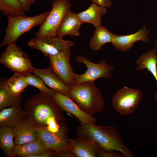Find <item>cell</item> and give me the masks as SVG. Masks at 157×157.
Returning <instances> with one entry per match:
<instances>
[{"label":"cell","mask_w":157,"mask_h":157,"mask_svg":"<svg viewBox=\"0 0 157 157\" xmlns=\"http://www.w3.org/2000/svg\"><path fill=\"white\" fill-rule=\"evenodd\" d=\"M79 135L90 138L105 151H118L126 157L134 156L115 126L81 123L77 133V135Z\"/></svg>","instance_id":"cell-1"},{"label":"cell","mask_w":157,"mask_h":157,"mask_svg":"<svg viewBox=\"0 0 157 157\" xmlns=\"http://www.w3.org/2000/svg\"><path fill=\"white\" fill-rule=\"evenodd\" d=\"M27 117L38 128H46L48 121L55 117L62 124L61 110L53 101L52 96L41 92L31 97L24 104Z\"/></svg>","instance_id":"cell-2"},{"label":"cell","mask_w":157,"mask_h":157,"mask_svg":"<svg viewBox=\"0 0 157 157\" xmlns=\"http://www.w3.org/2000/svg\"><path fill=\"white\" fill-rule=\"evenodd\" d=\"M67 95L83 110L91 115L102 112L105 107L104 98L94 82L71 87Z\"/></svg>","instance_id":"cell-3"},{"label":"cell","mask_w":157,"mask_h":157,"mask_svg":"<svg viewBox=\"0 0 157 157\" xmlns=\"http://www.w3.org/2000/svg\"><path fill=\"white\" fill-rule=\"evenodd\" d=\"M50 10L40 15L32 17L26 15L8 16V24L6 28L4 37L0 47L16 43L22 35L35 26L41 25L49 13Z\"/></svg>","instance_id":"cell-4"},{"label":"cell","mask_w":157,"mask_h":157,"mask_svg":"<svg viewBox=\"0 0 157 157\" xmlns=\"http://www.w3.org/2000/svg\"><path fill=\"white\" fill-rule=\"evenodd\" d=\"M7 46L1 55L0 63L14 73H32L35 67L27 53L16 43Z\"/></svg>","instance_id":"cell-5"},{"label":"cell","mask_w":157,"mask_h":157,"mask_svg":"<svg viewBox=\"0 0 157 157\" xmlns=\"http://www.w3.org/2000/svg\"><path fill=\"white\" fill-rule=\"evenodd\" d=\"M71 7L69 0H53L52 9L35 33V38L57 36L58 28L65 15L70 11Z\"/></svg>","instance_id":"cell-6"},{"label":"cell","mask_w":157,"mask_h":157,"mask_svg":"<svg viewBox=\"0 0 157 157\" xmlns=\"http://www.w3.org/2000/svg\"><path fill=\"white\" fill-rule=\"evenodd\" d=\"M75 60L78 63L85 65L87 70L82 74L75 73L74 86L86 82H94L100 78L108 79L111 77L114 67L105 60H102L98 63H95L82 55L77 56Z\"/></svg>","instance_id":"cell-7"},{"label":"cell","mask_w":157,"mask_h":157,"mask_svg":"<svg viewBox=\"0 0 157 157\" xmlns=\"http://www.w3.org/2000/svg\"><path fill=\"white\" fill-rule=\"evenodd\" d=\"M142 98V94L139 89L124 86L114 94L112 104L117 112L125 116L133 113L138 107Z\"/></svg>","instance_id":"cell-8"},{"label":"cell","mask_w":157,"mask_h":157,"mask_svg":"<svg viewBox=\"0 0 157 157\" xmlns=\"http://www.w3.org/2000/svg\"><path fill=\"white\" fill-rule=\"evenodd\" d=\"M63 128L56 133H52L45 128L37 127L39 138L47 149L57 153L58 156L72 157L70 139L66 134Z\"/></svg>","instance_id":"cell-9"},{"label":"cell","mask_w":157,"mask_h":157,"mask_svg":"<svg viewBox=\"0 0 157 157\" xmlns=\"http://www.w3.org/2000/svg\"><path fill=\"white\" fill-rule=\"evenodd\" d=\"M28 44L30 47L41 51L49 58L70 49L74 46L75 42L64 40L63 38L57 35L33 38L28 42Z\"/></svg>","instance_id":"cell-10"},{"label":"cell","mask_w":157,"mask_h":157,"mask_svg":"<svg viewBox=\"0 0 157 157\" xmlns=\"http://www.w3.org/2000/svg\"><path fill=\"white\" fill-rule=\"evenodd\" d=\"M72 52L70 49L49 57V68L67 85L74 86V73L70 63Z\"/></svg>","instance_id":"cell-11"},{"label":"cell","mask_w":157,"mask_h":157,"mask_svg":"<svg viewBox=\"0 0 157 157\" xmlns=\"http://www.w3.org/2000/svg\"><path fill=\"white\" fill-rule=\"evenodd\" d=\"M52 97L54 102L61 110L74 115L81 124H95L96 122L95 118L83 110L68 95L55 92Z\"/></svg>","instance_id":"cell-12"},{"label":"cell","mask_w":157,"mask_h":157,"mask_svg":"<svg viewBox=\"0 0 157 157\" xmlns=\"http://www.w3.org/2000/svg\"><path fill=\"white\" fill-rule=\"evenodd\" d=\"M150 32L146 25H144L138 31L132 34L125 35L114 34L111 43L115 50L122 52H128L132 48L133 44L136 42H148L150 40Z\"/></svg>","instance_id":"cell-13"},{"label":"cell","mask_w":157,"mask_h":157,"mask_svg":"<svg viewBox=\"0 0 157 157\" xmlns=\"http://www.w3.org/2000/svg\"><path fill=\"white\" fill-rule=\"evenodd\" d=\"M70 139L71 152L73 156L96 157L102 149L96 143L85 136L79 135Z\"/></svg>","instance_id":"cell-14"},{"label":"cell","mask_w":157,"mask_h":157,"mask_svg":"<svg viewBox=\"0 0 157 157\" xmlns=\"http://www.w3.org/2000/svg\"><path fill=\"white\" fill-rule=\"evenodd\" d=\"M13 129L15 145L30 142L39 138L37 127L28 117Z\"/></svg>","instance_id":"cell-15"},{"label":"cell","mask_w":157,"mask_h":157,"mask_svg":"<svg viewBox=\"0 0 157 157\" xmlns=\"http://www.w3.org/2000/svg\"><path fill=\"white\" fill-rule=\"evenodd\" d=\"M32 73L40 77L47 86L56 92L67 95L71 87L65 84L49 68L44 69L34 68Z\"/></svg>","instance_id":"cell-16"},{"label":"cell","mask_w":157,"mask_h":157,"mask_svg":"<svg viewBox=\"0 0 157 157\" xmlns=\"http://www.w3.org/2000/svg\"><path fill=\"white\" fill-rule=\"evenodd\" d=\"M28 117L24 108L21 105L4 108L0 112V126L14 128Z\"/></svg>","instance_id":"cell-17"},{"label":"cell","mask_w":157,"mask_h":157,"mask_svg":"<svg viewBox=\"0 0 157 157\" xmlns=\"http://www.w3.org/2000/svg\"><path fill=\"white\" fill-rule=\"evenodd\" d=\"M82 24L77 14L70 11L65 15L58 27L57 35L62 38L66 35L78 36Z\"/></svg>","instance_id":"cell-18"},{"label":"cell","mask_w":157,"mask_h":157,"mask_svg":"<svg viewBox=\"0 0 157 157\" xmlns=\"http://www.w3.org/2000/svg\"><path fill=\"white\" fill-rule=\"evenodd\" d=\"M107 12L106 8L92 3L86 10L77 15L82 23H90L96 28L101 26V18Z\"/></svg>","instance_id":"cell-19"},{"label":"cell","mask_w":157,"mask_h":157,"mask_svg":"<svg viewBox=\"0 0 157 157\" xmlns=\"http://www.w3.org/2000/svg\"><path fill=\"white\" fill-rule=\"evenodd\" d=\"M49 150L38 138L30 142L21 145H15L12 151L11 156H19L31 157Z\"/></svg>","instance_id":"cell-20"},{"label":"cell","mask_w":157,"mask_h":157,"mask_svg":"<svg viewBox=\"0 0 157 157\" xmlns=\"http://www.w3.org/2000/svg\"><path fill=\"white\" fill-rule=\"evenodd\" d=\"M157 50L152 48L141 55L135 62L137 70L146 69L150 72L157 83Z\"/></svg>","instance_id":"cell-21"},{"label":"cell","mask_w":157,"mask_h":157,"mask_svg":"<svg viewBox=\"0 0 157 157\" xmlns=\"http://www.w3.org/2000/svg\"><path fill=\"white\" fill-rule=\"evenodd\" d=\"M114 35V34L102 26L96 28L90 41V48L94 51L100 50L104 44L111 43Z\"/></svg>","instance_id":"cell-22"},{"label":"cell","mask_w":157,"mask_h":157,"mask_svg":"<svg viewBox=\"0 0 157 157\" xmlns=\"http://www.w3.org/2000/svg\"><path fill=\"white\" fill-rule=\"evenodd\" d=\"M3 81L8 91L16 97L21 95V93L28 85L25 76L20 73H14L8 79Z\"/></svg>","instance_id":"cell-23"},{"label":"cell","mask_w":157,"mask_h":157,"mask_svg":"<svg viewBox=\"0 0 157 157\" xmlns=\"http://www.w3.org/2000/svg\"><path fill=\"white\" fill-rule=\"evenodd\" d=\"M14 138L13 128L0 126V147L7 157L11 156L12 151L15 145Z\"/></svg>","instance_id":"cell-24"},{"label":"cell","mask_w":157,"mask_h":157,"mask_svg":"<svg viewBox=\"0 0 157 157\" xmlns=\"http://www.w3.org/2000/svg\"><path fill=\"white\" fill-rule=\"evenodd\" d=\"M22 95L16 97L11 94L4 85L3 80L0 83V110L13 106L21 105L22 102Z\"/></svg>","instance_id":"cell-25"},{"label":"cell","mask_w":157,"mask_h":157,"mask_svg":"<svg viewBox=\"0 0 157 157\" xmlns=\"http://www.w3.org/2000/svg\"><path fill=\"white\" fill-rule=\"evenodd\" d=\"M0 10L6 16L25 15V12L18 0H0Z\"/></svg>","instance_id":"cell-26"},{"label":"cell","mask_w":157,"mask_h":157,"mask_svg":"<svg viewBox=\"0 0 157 157\" xmlns=\"http://www.w3.org/2000/svg\"><path fill=\"white\" fill-rule=\"evenodd\" d=\"M32 73L25 75L28 85L33 86L38 89L40 92L52 97L55 92L48 87L40 77Z\"/></svg>","instance_id":"cell-27"},{"label":"cell","mask_w":157,"mask_h":157,"mask_svg":"<svg viewBox=\"0 0 157 157\" xmlns=\"http://www.w3.org/2000/svg\"><path fill=\"white\" fill-rule=\"evenodd\" d=\"M92 3L107 8H110L112 5L111 0H90Z\"/></svg>","instance_id":"cell-28"},{"label":"cell","mask_w":157,"mask_h":157,"mask_svg":"<svg viewBox=\"0 0 157 157\" xmlns=\"http://www.w3.org/2000/svg\"><path fill=\"white\" fill-rule=\"evenodd\" d=\"M25 12H28L31 6L35 0H18Z\"/></svg>","instance_id":"cell-29"},{"label":"cell","mask_w":157,"mask_h":157,"mask_svg":"<svg viewBox=\"0 0 157 157\" xmlns=\"http://www.w3.org/2000/svg\"><path fill=\"white\" fill-rule=\"evenodd\" d=\"M154 43L157 49V40L155 41Z\"/></svg>","instance_id":"cell-30"}]
</instances>
